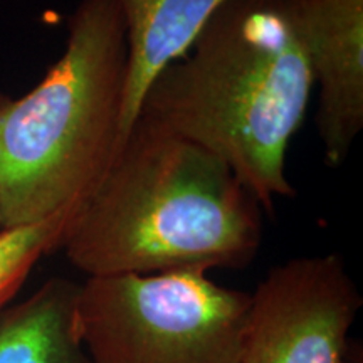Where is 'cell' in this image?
I'll use <instances>...</instances> for the list:
<instances>
[{
  "mask_svg": "<svg viewBox=\"0 0 363 363\" xmlns=\"http://www.w3.org/2000/svg\"><path fill=\"white\" fill-rule=\"evenodd\" d=\"M262 207L229 165L138 116L79 203L61 249L91 276L240 269L259 251Z\"/></svg>",
  "mask_w": 363,
  "mask_h": 363,
  "instance_id": "cell-1",
  "label": "cell"
},
{
  "mask_svg": "<svg viewBox=\"0 0 363 363\" xmlns=\"http://www.w3.org/2000/svg\"><path fill=\"white\" fill-rule=\"evenodd\" d=\"M313 76L288 0H225L145 91L138 116L201 145L272 212Z\"/></svg>",
  "mask_w": 363,
  "mask_h": 363,
  "instance_id": "cell-2",
  "label": "cell"
},
{
  "mask_svg": "<svg viewBox=\"0 0 363 363\" xmlns=\"http://www.w3.org/2000/svg\"><path fill=\"white\" fill-rule=\"evenodd\" d=\"M128 43L116 0H81L65 52L19 98L0 94V229L78 206L123 143Z\"/></svg>",
  "mask_w": 363,
  "mask_h": 363,
  "instance_id": "cell-3",
  "label": "cell"
},
{
  "mask_svg": "<svg viewBox=\"0 0 363 363\" xmlns=\"http://www.w3.org/2000/svg\"><path fill=\"white\" fill-rule=\"evenodd\" d=\"M203 269L91 276L76 326L93 363H238L251 293Z\"/></svg>",
  "mask_w": 363,
  "mask_h": 363,
  "instance_id": "cell-4",
  "label": "cell"
},
{
  "mask_svg": "<svg viewBox=\"0 0 363 363\" xmlns=\"http://www.w3.org/2000/svg\"><path fill=\"white\" fill-rule=\"evenodd\" d=\"M362 305L338 254L274 266L251 293L238 363H357L348 335Z\"/></svg>",
  "mask_w": 363,
  "mask_h": 363,
  "instance_id": "cell-5",
  "label": "cell"
},
{
  "mask_svg": "<svg viewBox=\"0 0 363 363\" xmlns=\"http://www.w3.org/2000/svg\"><path fill=\"white\" fill-rule=\"evenodd\" d=\"M320 88L318 133L325 162L337 167L363 130V0H288Z\"/></svg>",
  "mask_w": 363,
  "mask_h": 363,
  "instance_id": "cell-6",
  "label": "cell"
},
{
  "mask_svg": "<svg viewBox=\"0 0 363 363\" xmlns=\"http://www.w3.org/2000/svg\"><path fill=\"white\" fill-rule=\"evenodd\" d=\"M128 43L123 140L138 118L148 84L190 44L225 0H116Z\"/></svg>",
  "mask_w": 363,
  "mask_h": 363,
  "instance_id": "cell-7",
  "label": "cell"
},
{
  "mask_svg": "<svg viewBox=\"0 0 363 363\" xmlns=\"http://www.w3.org/2000/svg\"><path fill=\"white\" fill-rule=\"evenodd\" d=\"M81 284L51 278L0 310V363H93L76 326Z\"/></svg>",
  "mask_w": 363,
  "mask_h": 363,
  "instance_id": "cell-8",
  "label": "cell"
},
{
  "mask_svg": "<svg viewBox=\"0 0 363 363\" xmlns=\"http://www.w3.org/2000/svg\"><path fill=\"white\" fill-rule=\"evenodd\" d=\"M78 206L33 224L0 229V310L19 291L40 257L61 247Z\"/></svg>",
  "mask_w": 363,
  "mask_h": 363,
  "instance_id": "cell-9",
  "label": "cell"
}]
</instances>
